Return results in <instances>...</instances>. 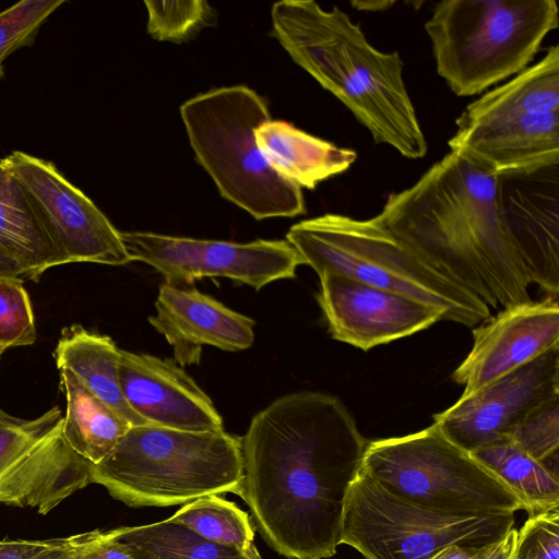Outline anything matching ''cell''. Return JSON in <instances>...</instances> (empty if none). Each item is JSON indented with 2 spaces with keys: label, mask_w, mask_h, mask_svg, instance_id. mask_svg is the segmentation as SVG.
<instances>
[{
  "label": "cell",
  "mask_w": 559,
  "mask_h": 559,
  "mask_svg": "<svg viewBox=\"0 0 559 559\" xmlns=\"http://www.w3.org/2000/svg\"><path fill=\"white\" fill-rule=\"evenodd\" d=\"M369 441L336 396L301 391L278 397L240 438L236 490L264 540L288 559H326L341 545L344 502Z\"/></svg>",
  "instance_id": "obj_1"
},
{
  "label": "cell",
  "mask_w": 559,
  "mask_h": 559,
  "mask_svg": "<svg viewBox=\"0 0 559 559\" xmlns=\"http://www.w3.org/2000/svg\"><path fill=\"white\" fill-rule=\"evenodd\" d=\"M385 227L439 273L489 308L531 299V280L508 233L497 174L451 152L413 186L391 193Z\"/></svg>",
  "instance_id": "obj_2"
},
{
  "label": "cell",
  "mask_w": 559,
  "mask_h": 559,
  "mask_svg": "<svg viewBox=\"0 0 559 559\" xmlns=\"http://www.w3.org/2000/svg\"><path fill=\"white\" fill-rule=\"evenodd\" d=\"M272 34L295 63L341 100L371 134L411 159L428 146L403 78L397 51L373 47L360 26L334 7L282 0L271 10Z\"/></svg>",
  "instance_id": "obj_3"
},
{
  "label": "cell",
  "mask_w": 559,
  "mask_h": 559,
  "mask_svg": "<svg viewBox=\"0 0 559 559\" xmlns=\"http://www.w3.org/2000/svg\"><path fill=\"white\" fill-rule=\"evenodd\" d=\"M286 240L318 275L333 272L409 297L438 310L442 320L467 328L491 316L479 297L424 261L378 215L324 214L293 225Z\"/></svg>",
  "instance_id": "obj_4"
},
{
  "label": "cell",
  "mask_w": 559,
  "mask_h": 559,
  "mask_svg": "<svg viewBox=\"0 0 559 559\" xmlns=\"http://www.w3.org/2000/svg\"><path fill=\"white\" fill-rule=\"evenodd\" d=\"M242 478L240 438L221 431L131 426L91 480L129 507H169L226 492Z\"/></svg>",
  "instance_id": "obj_5"
},
{
  "label": "cell",
  "mask_w": 559,
  "mask_h": 559,
  "mask_svg": "<svg viewBox=\"0 0 559 559\" xmlns=\"http://www.w3.org/2000/svg\"><path fill=\"white\" fill-rule=\"evenodd\" d=\"M557 27L556 0H442L425 23L437 73L457 96L525 70Z\"/></svg>",
  "instance_id": "obj_6"
},
{
  "label": "cell",
  "mask_w": 559,
  "mask_h": 559,
  "mask_svg": "<svg viewBox=\"0 0 559 559\" xmlns=\"http://www.w3.org/2000/svg\"><path fill=\"white\" fill-rule=\"evenodd\" d=\"M198 163L219 194L255 219L306 212L301 189L276 174L254 132L271 119L265 99L246 85L212 88L180 106Z\"/></svg>",
  "instance_id": "obj_7"
},
{
  "label": "cell",
  "mask_w": 559,
  "mask_h": 559,
  "mask_svg": "<svg viewBox=\"0 0 559 559\" xmlns=\"http://www.w3.org/2000/svg\"><path fill=\"white\" fill-rule=\"evenodd\" d=\"M361 471L393 495L441 513L471 516L523 510L499 477L435 424L369 441Z\"/></svg>",
  "instance_id": "obj_8"
},
{
  "label": "cell",
  "mask_w": 559,
  "mask_h": 559,
  "mask_svg": "<svg viewBox=\"0 0 559 559\" xmlns=\"http://www.w3.org/2000/svg\"><path fill=\"white\" fill-rule=\"evenodd\" d=\"M515 513L461 516L432 511L388 491L360 469L347 491L341 544L365 559H427L448 545L481 547L501 538Z\"/></svg>",
  "instance_id": "obj_9"
},
{
  "label": "cell",
  "mask_w": 559,
  "mask_h": 559,
  "mask_svg": "<svg viewBox=\"0 0 559 559\" xmlns=\"http://www.w3.org/2000/svg\"><path fill=\"white\" fill-rule=\"evenodd\" d=\"M62 419L58 406L34 419L0 408V503L45 515L92 484L94 465L68 444Z\"/></svg>",
  "instance_id": "obj_10"
},
{
  "label": "cell",
  "mask_w": 559,
  "mask_h": 559,
  "mask_svg": "<svg viewBox=\"0 0 559 559\" xmlns=\"http://www.w3.org/2000/svg\"><path fill=\"white\" fill-rule=\"evenodd\" d=\"M120 237L130 261L153 266L176 286L227 277L259 290L271 282L295 277L297 267L305 264L287 240L238 243L148 231H120Z\"/></svg>",
  "instance_id": "obj_11"
},
{
  "label": "cell",
  "mask_w": 559,
  "mask_h": 559,
  "mask_svg": "<svg viewBox=\"0 0 559 559\" xmlns=\"http://www.w3.org/2000/svg\"><path fill=\"white\" fill-rule=\"evenodd\" d=\"M0 164L24 187L69 263L118 266L131 262L120 231L52 163L14 151L0 159Z\"/></svg>",
  "instance_id": "obj_12"
},
{
  "label": "cell",
  "mask_w": 559,
  "mask_h": 559,
  "mask_svg": "<svg viewBox=\"0 0 559 559\" xmlns=\"http://www.w3.org/2000/svg\"><path fill=\"white\" fill-rule=\"evenodd\" d=\"M559 395V345L496 379L461 395L433 423L451 441L473 452L514 428L536 407Z\"/></svg>",
  "instance_id": "obj_13"
},
{
  "label": "cell",
  "mask_w": 559,
  "mask_h": 559,
  "mask_svg": "<svg viewBox=\"0 0 559 559\" xmlns=\"http://www.w3.org/2000/svg\"><path fill=\"white\" fill-rule=\"evenodd\" d=\"M317 301L333 340L361 350L411 336L442 321L435 308L333 272L318 275Z\"/></svg>",
  "instance_id": "obj_14"
},
{
  "label": "cell",
  "mask_w": 559,
  "mask_h": 559,
  "mask_svg": "<svg viewBox=\"0 0 559 559\" xmlns=\"http://www.w3.org/2000/svg\"><path fill=\"white\" fill-rule=\"evenodd\" d=\"M502 216L532 284L559 295V164L497 175Z\"/></svg>",
  "instance_id": "obj_15"
},
{
  "label": "cell",
  "mask_w": 559,
  "mask_h": 559,
  "mask_svg": "<svg viewBox=\"0 0 559 559\" xmlns=\"http://www.w3.org/2000/svg\"><path fill=\"white\" fill-rule=\"evenodd\" d=\"M559 345L558 298L546 295L502 308L473 329V345L452 379L463 396Z\"/></svg>",
  "instance_id": "obj_16"
},
{
  "label": "cell",
  "mask_w": 559,
  "mask_h": 559,
  "mask_svg": "<svg viewBox=\"0 0 559 559\" xmlns=\"http://www.w3.org/2000/svg\"><path fill=\"white\" fill-rule=\"evenodd\" d=\"M123 397L146 424L183 431H221L223 419L209 395L171 359L120 349Z\"/></svg>",
  "instance_id": "obj_17"
},
{
  "label": "cell",
  "mask_w": 559,
  "mask_h": 559,
  "mask_svg": "<svg viewBox=\"0 0 559 559\" xmlns=\"http://www.w3.org/2000/svg\"><path fill=\"white\" fill-rule=\"evenodd\" d=\"M148 318L174 349L179 366L199 364L204 345L227 352L249 348L254 321L194 288L163 284Z\"/></svg>",
  "instance_id": "obj_18"
},
{
  "label": "cell",
  "mask_w": 559,
  "mask_h": 559,
  "mask_svg": "<svg viewBox=\"0 0 559 559\" xmlns=\"http://www.w3.org/2000/svg\"><path fill=\"white\" fill-rule=\"evenodd\" d=\"M448 145L497 175L559 164V111L456 128Z\"/></svg>",
  "instance_id": "obj_19"
},
{
  "label": "cell",
  "mask_w": 559,
  "mask_h": 559,
  "mask_svg": "<svg viewBox=\"0 0 559 559\" xmlns=\"http://www.w3.org/2000/svg\"><path fill=\"white\" fill-rule=\"evenodd\" d=\"M254 136L271 168L300 189H314L321 181L346 171L357 158L355 151L311 135L283 120L263 122Z\"/></svg>",
  "instance_id": "obj_20"
},
{
  "label": "cell",
  "mask_w": 559,
  "mask_h": 559,
  "mask_svg": "<svg viewBox=\"0 0 559 559\" xmlns=\"http://www.w3.org/2000/svg\"><path fill=\"white\" fill-rule=\"evenodd\" d=\"M0 247L31 281L69 263L21 182L0 164Z\"/></svg>",
  "instance_id": "obj_21"
},
{
  "label": "cell",
  "mask_w": 559,
  "mask_h": 559,
  "mask_svg": "<svg viewBox=\"0 0 559 559\" xmlns=\"http://www.w3.org/2000/svg\"><path fill=\"white\" fill-rule=\"evenodd\" d=\"M559 111V46L502 85L471 103L456 128L533 114Z\"/></svg>",
  "instance_id": "obj_22"
},
{
  "label": "cell",
  "mask_w": 559,
  "mask_h": 559,
  "mask_svg": "<svg viewBox=\"0 0 559 559\" xmlns=\"http://www.w3.org/2000/svg\"><path fill=\"white\" fill-rule=\"evenodd\" d=\"M58 369L71 371L93 394L131 426L146 425L127 404L119 381L120 348L107 335L73 324L62 330L55 349Z\"/></svg>",
  "instance_id": "obj_23"
},
{
  "label": "cell",
  "mask_w": 559,
  "mask_h": 559,
  "mask_svg": "<svg viewBox=\"0 0 559 559\" xmlns=\"http://www.w3.org/2000/svg\"><path fill=\"white\" fill-rule=\"evenodd\" d=\"M67 408L62 435L80 456L93 465L103 461L131 425L93 394L71 371L58 369Z\"/></svg>",
  "instance_id": "obj_24"
},
{
  "label": "cell",
  "mask_w": 559,
  "mask_h": 559,
  "mask_svg": "<svg viewBox=\"0 0 559 559\" xmlns=\"http://www.w3.org/2000/svg\"><path fill=\"white\" fill-rule=\"evenodd\" d=\"M471 453L509 487L528 518L559 508V476L510 437L498 438Z\"/></svg>",
  "instance_id": "obj_25"
},
{
  "label": "cell",
  "mask_w": 559,
  "mask_h": 559,
  "mask_svg": "<svg viewBox=\"0 0 559 559\" xmlns=\"http://www.w3.org/2000/svg\"><path fill=\"white\" fill-rule=\"evenodd\" d=\"M139 559H251L242 552L202 538L168 519L111 530Z\"/></svg>",
  "instance_id": "obj_26"
},
{
  "label": "cell",
  "mask_w": 559,
  "mask_h": 559,
  "mask_svg": "<svg viewBox=\"0 0 559 559\" xmlns=\"http://www.w3.org/2000/svg\"><path fill=\"white\" fill-rule=\"evenodd\" d=\"M169 520L204 539L236 549L251 559H261L249 514L218 495L187 502Z\"/></svg>",
  "instance_id": "obj_27"
},
{
  "label": "cell",
  "mask_w": 559,
  "mask_h": 559,
  "mask_svg": "<svg viewBox=\"0 0 559 559\" xmlns=\"http://www.w3.org/2000/svg\"><path fill=\"white\" fill-rule=\"evenodd\" d=\"M147 33L157 40L181 44L216 21L215 10L204 0L144 1Z\"/></svg>",
  "instance_id": "obj_28"
},
{
  "label": "cell",
  "mask_w": 559,
  "mask_h": 559,
  "mask_svg": "<svg viewBox=\"0 0 559 559\" xmlns=\"http://www.w3.org/2000/svg\"><path fill=\"white\" fill-rule=\"evenodd\" d=\"M509 437L559 476V395L533 409Z\"/></svg>",
  "instance_id": "obj_29"
},
{
  "label": "cell",
  "mask_w": 559,
  "mask_h": 559,
  "mask_svg": "<svg viewBox=\"0 0 559 559\" xmlns=\"http://www.w3.org/2000/svg\"><path fill=\"white\" fill-rule=\"evenodd\" d=\"M64 0H22L0 12V81L4 60L31 46L47 19Z\"/></svg>",
  "instance_id": "obj_30"
},
{
  "label": "cell",
  "mask_w": 559,
  "mask_h": 559,
  "mask_svg": "<svg viewBox=\"0 0 559 559\" xmlns=\"http://www.w3.org/2000/svg\"><path fill=\"white\" fill-rule=\"evenodd\" d=\"M23 281L0 277V350L32 345L36 328Z\"/></svg>",
  "instance_id": "obj_31"
},
{
  "label": "cell",
  "mask_w": 559,
  "mask_h": 559,
  "mask_svg": "<svg viewBox=\"0 0 559 559\" xmlns=\"http://www.w3.org/2000/svg\"><path fill=\"white\" fill-rule=\"evenodd\" d=\"M514 559H559V508L527 518L518 531Z\"/></svg>",
  "instance_id": "obj_32"
},
{
  "label": "cell",
  "mask_w": 559,
  "mask_h": 559,
  "mask_svg": "<svg viewBox=\"0 0 559 559\" xmlns=\"http://www.w3.org/2000/svg\"><path fill=\"white\" fill-rule=\"evenodd\" d=\"M78 559H139L111 530H95L70 536Z\"/></svg>",
  "instance_id": "obj_33"
},
{
  "label": "cell",
  "mask_w": 559,
  "mask_h": 559,
  "mask_svg": "<svg viewBox=\"0 0 559 559\" xmlns=\"http://www.w3.org/2000/svg\"><path fill=\"white\" fill-rule=\"evenodd\" d=\"M52 539H0V559H32L47 548Z\"/></svg>",
  "instance_id": "obj_34"
},
{
  "label": "cell",
  "mask_w": 559,
  "mask_h": 559,
  "mask_svg": "<svg viewBox=\"0 0 559 559\" xmlns=\"http://www.w3.org/2000/svg\"><path fill=\"white\" fill-rule=\"evenodd\" d=\"M518 530L512 527L501 538L487 545L479 559H514Z\"/></svg>",
  "instance_id": "obj_35"
},
{
  "label": "cell",
  "mask_w": 559,
  "mask_h": 559,
  "mask_svg": "<svg viewBox=\"0 0 559 559\" xmlns=\"http://www.w3.org/2000/svg\"><path fill=\"white\" fill-rule=\"evenodd\" d=\"M487 545L481 547H468L452 544L440 548L427 559H479L485 552Z\"/></svg>",
  "instance_id": "obj_36"
},
{
  "label": "cell",
  "mask_w": 559,
  "mask_h": 559,
  "mask_svg": "<svg viewBox=\"0 0 559 559\" xmlns=\"http://www.w3.org/2000/svg\"><path fill=\"white\" fill-rule=\"evenodd\" d=\"M32 559H78L70 536L53 538L52 543Z\"/></svg>",
  "instance_id": "obj_37"
},
{
  "label": "cell",
  "mask_w": 559,
  "mask_h": 559,
  "mask_svg": "<svg viewBox=\"0 0 559 559\" xmlns=\"http://www.w3.org/2000/svg\"><path fill=\"white\" fill-rule=\"evenodd\" d=\"M0 277L27 281V275L0 247Z\"/></svg>",
  "instance_id": "obj_38"
},
{
  "label": "cell",
  "mask_w": 559,
  "mask_h": 559,
  "mask_svg": "<svg viewBox=\"0 0 559 559\" xmlns=\"http://www.w3.org/2000/svg\"><path fill=\"white\" fill-rule=\"evenodd\" d=\"M395 2L394 1H389V0H384V1H380V0H376V1H371V0H368V1H362V0H356V1H352L350 4L358 11H368V12H376V11H384L386 9H389L390 7H392Z\"/></svg>",
  "instance_id": "obj_39"
},
{
  "label": "cell",
  "mask_w": 559,
  "mask_h": 559,
  "mask_svg": "<svg viewBox=\"0 0 559 559\" xmlns=\"http://www.w3.org/2000/svg\"><path fill=\"white\" fill-rule=\"evenodd\" d=\"M2 353H3V352H2V350H0V358H1Z\"/></svg>",
  "instance_id": "obj_40"
}]
</instances>
